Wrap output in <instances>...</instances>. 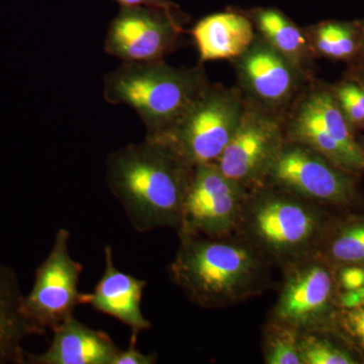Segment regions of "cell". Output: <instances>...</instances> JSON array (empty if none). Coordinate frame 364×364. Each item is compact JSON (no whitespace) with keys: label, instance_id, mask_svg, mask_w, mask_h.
<instances>
[{"label":"cell","instance_id":"cell-6","mask_svg":"<svg viewBox=\"0 0 364 364\" xmlns=\"http://www.w3.org/2000/svg\"><path fill=\"white\" fill-rule=\"evenodd\" d=\"M284 126L287 140L303 144L346 171L364 169V151L333 91L320 86L306 90L296 98Z\"/></svg>","mask_w":364,"mask_h":364},{"label":"cell","instance_id":"cell-22","mask_svg":"<svg viewBox=\"0 0 364 364\" xmlns=\"http://www.w3.org/2000/svg\"><path fill=\"white\" fill-rule=\"evenodd\" d=\"M299 351L303 364H354L356 361L329 339L320 330L301 333Z\"/></svg>","mask_w":364,"mask_h":364},{"label":"cell","instance_id":"cell-27","mask_svg":"<svg viewBox=\"0 0 364 364\" xmlns=\"http://www.w3.org/2000/svg\"><path fill=\"white\" fill-rule=\"evenodd\" d=\"M334 92L343 95L350 98L358 107L364 111V83L345 82L339 85Z\"/></svg>","mask_w":364,"mask_h":364},{"label":"cell","instance_id":"cell-7","mask_svg":"<svg viewBox=\"0 0 364 364\" xmlns=\"http://www.w3.org/2000/svg\"><path fill=\"white\" fill-rule=\"evenodd\" d=\"M249 193L224 176L215 163L191 170L177 235L221 238L236 234Z\"/></svg>","mask_w":364,"mask_h":364},{"label":"cell","instance_id":"cell-10","mask_svg":"<svg viewBox=\"0 0 364 364\" xmlns=\"http://www.w3.org/2000/svg\"><path fill=\"white\" fill-rule=\"evenodd\" d=\"M69 239L68 230L57 231L51 251L36 270L33 286L23 301L26 315L45 332L73 317L80 305L78 287L83 267L72 258Z\"/></svg>","mask_w":364,"mask_h":364},{"label":"cell","instance_id":"cell-14","mask_svg":"<svg viewBox=\"0 0 364 364\" xmlns=\"http://www.w3.org/2000/svg\"><path fill=\"white\" fill-rule=\"evenodd\" d=\"M104 251V273L92 293H81L80 305L90 306L93 310L128 326L132 331L131 341L136 342L140 333L152 326L141 309L147 282L117 269L111 245H105Z\"/></svg>","mask_w":364,"mask_h":364},{"label":"cell","instance_id":"cell-2","mask_svg":"<svg viewBox=\"0 0 364 364\" xmlns=\"http://www.w3.org/2000/svg\"><path fill=\"white\" fill-rule=\"evenodd\" d=\"M193 168L165 144L146 138L107 157L105 179L138 233L159 228L177 231Z\"/></svg>","mask_w":364,"mask_h":364},{"label":"cell","instance_id":"cell-15","mask_svg":"<svg viewBox=\"0 0 364 364\" xmlns=\"http://www.w3.org/2000/svg\"><path fill=\"white\" fill-rule=\"evenodd\" d=\"M49 348L26 353V364H112L121 349L107 333L97 331L73 317L53 328Z\"/></svg>","mask_w":364,"mask_h":364},{"label":"cell","instance_id":"cell-30","mask_svg":"<svg viewBox=\"0 0 364 364\" xmlns=\"http://www.w3.org/2000/svg\"><path fill=\"white\" fill-rule=\"evenodd\" d=\"M364 83V82H363Z\"/></svg>","mask_w":364,"mask_h":364},{"label":"cell","instance_id":"cell-23","mask_svg":"<svg viewBox=\"0 0 364 364\" xmlns=\"http://www.w3.org/2000/svg\"><path fill=\"white\" fill-rule=\"evenodd\" d=\"M344 310L342 323L345 329L364 347V306Z\"/></svg>","mask_w":364,"mask_h":364},{"label":"cell","instance_id":"cell-17","mask_svg":"<svg viewBox=\"0 0 364 364\" xmlns=\"http://www.w3.org/2000/svg\"><path fill=\"white\" fill-rule=\"evenodd\" d=\"M191 33L202 63L238 58L256 37L252 20L237 13L205 16L196 23Z\"/></svg>","mask_w":364,"mask_h":364},{"label":"cell","instance_id":"cell-16","mask_svg":"<svg viewBox=\"0 0 364 364\" xmlns=\"http://www.w3.org/2000/svg\"><path fill=\"white\" fill-rule=\"evenodd\" d=\"M18 275L0 264V364H26L23 343L35 335H44L25 310Z\"/></svg>","mask_w":364,"mask_h":364},{"label":"cell","instance_id":"cell-18","mask_svg":"<svg viewBox=\"0 0 364 364\" xmlns=\"http://www.w3.org/2000/svg\"><path fill=\"white\" fill-rule=\"evenodd\" d=\"M252 21L263 40L308 74L314 53L306 33L279 9H257L253 13Z\"/></svg>","mask_w":364,"mask_h":364},{"label":"cell","instance_id":"cell-11","mask_svg":"<svg viewBox=\"0 0 364 364\" xmlns=\"http://www.w3.org/2000/svg\"><path fill=\"white\" fill-rule=\"evenodd\" d=\"M181 32L174 13L122 6L107 30L105 51L123 63L160 61L176 49Z\"/></svg>","mask_w":364,"mask_h":364},{"label":"cell","instance_id":"cell-20","mask_svg":"<svg viewBox=\"0 0 364 364\" xmlns=\"http://www.w3.org/2000/svg\"><path fill=\"white\" fill-rule=\"evenodd\" d=\"M299 339L298 329L268 318L263 327V361L267 364H303Z\"/></svg>","mask_w":364,"mask_h":364},{"label":"cell","instance_id":"cell-3","mask_svg":"<svg viewBox=\"0 0 364 364\" xmlns=\"http://www.w3.org/2000/svg\"><path fill=\"white\" fill-rule=\"evenodd\" d=\"M324 220L318 203L273 186L250 191L237 236L280 268L318 253Z\"/></svg>","mask_w":364,"mask_h":364},{"label":"cell","instance_id":"cell-26","mask_svg":"<svg viewBox=\"0 0 364 364\" xmlns=\"http://www.w3.org/2000/svg\"><path fill=\"white\" fill-rule=\"evenodd\" d=\"M124 7H151L176 13L177 6L170 0H114Z\"/></svg>","mask_w":364,"mask_h":364},{"label":"cell","instance_id":"cell-5","mask_svg":"<svg viewBox=\"0 0 364 364\" xmlns=\"http://www.w3.org/2000/svg\"><path fill=\"white\" fill-rule=\"evenodd\" d=\"M245 97L234 88L208 85L171 129L156 139L188 166L215 163L240 122Z\"/></svg>","mask_w":364,"mask_h":364},{"label":"cell","instance_id":"cell-1","mask_svg":"<svg viewBox=\"0 0 364 364\" xmlns=\"http://www.w3.org/2000/svg\"><path fill=\"white\" fill-rule=\"evenodd\" d=\"M178 238L170 279L193 305L228 308L260 296L272 286L269 261L241 237Z\"/></svg>","mask_w":364,"mask_h":364},{"label":"cell","instance_id":"cell-12","mask_svg":"<svg viewBox=\"0 0 364 364\" xmlns=\"http://www.w3.org/2000/svg\"><path fill=\"white\" fill-rule=\"evenodd\" d=\"M284 279L269 318L296 328L316 331L322 328L332 305L334 279L317 255L282 268Z\"/></svg>","mask_w":364,"mask_h":364},{"label":"cell","instance_id":"cell-29","mask_svg":"<svg viewBox=\"0 0 364 364\" xmlns=\"http://www.w3.org/2000/svg\"><path fill=\"white\" fill-rule=\"evenodd\" d=\"M363 38H364V25L363 26Z\"/></svg>","mask_w":364,"mask_h":364},{"label":"cell","instance_id":"cell-4","mask_svg":"<svg viewBox=\"0 0 364 364\" xmlns=\"http://www.w3.org/2000/svg\"><path fill=\"white\" fill-rule=\"evenodd\" d=\"M208 83L200 67L176 68L160 61L123 63L105 76L104 97L126 105L156 140L171 129Z\"/></svg>","mask_w":364,"mask_h":364},{"label":"cell","instance_id":"cell-9","mask_svg":"<svg viewBox=\"0 0 364 364\" xmlns=\"http://www.w3.org/2000/svg\"><path fill=\"white\" fill-rule=\"evenodd\" d=\"M346 172L315 150L286 139L268 170L264 186L318 205H344L354 198L353 183Z\"/></svg>","mask_w":364,"mask_h":364},{"label":"cell","instance_id":"cell-24","mask_svg":"<svg viewBox=\"0 0 364 364\" xmlns=\"http://www.w3.org/2000/svg\"><path fill=\"white\" fill-rule=\"evenodd\" d=\"M136 342L130 341V347L126 350H119L112 364H155L158 358L156 353H143L136 347Z\"/></svg>","mask_w":364,"mask_h":364},{"label":"cell","instance_id":"cell-13","mask_svg":"<svg viewBox=\"0 0 364 364\" xmlns=\"http://www.w3.org/2000/svg\"><path fill=\"white\" fill-rule=\"evenodd\" d=\"M233 61L246 98L277 114L291 107L308 75L257 33L250 47Z\"/></svg>","mask_w":364,"mask_h":364},{"label":"cell","instance_id":"cell-25","mask_svg":"<svg viewBox=\"0 0 364 364\" xmlns=\"http://www.w3.org/2000/svg\"><path fill=\"white\" fill-rule=\"evenodd\" d=\"M340 284L344 291H354L364 287V267L348 265L340 270Z\"/></svg>","mask_w":364,"mask_h":364},{"label":"cell","instance_id":"cell-8","mask_svg":"<svg viewBox=\"0 0 364 364\" xmlns=\"http://www.w3.org/2000/svg\"><path fill=\"white\" fill-rule=\"evenodd\" d=\"M245 100L238 127L215 164L224 176L252 191L264 186L286 134L279 114Z\"/></svg>","mask_w":364,"mask_h":364},{"label":"cell","instance_id":"cell-19","mask_svg":"<svg viewBox=\"0 0 364 364\" xmlns=\"http://www.w3.org/2000/svg\"><path fill=\"white\" fill-rule=\"evenodd\" d=\"M314 55L345 60L358 52L360 40L353 26L338 21H326L306 33Z\"/></svg>","mask_w":364,"mask_h":364},{"label":"cell","instance_id":"cell-21","mask_svg":"<svg viewBox=\"0 0 364 364\" xmlns=\"http://www.w3.org/2000/svg\"><path fill=\"white\" fill-rule=\"evenodd\" d=\"M317 254L346 267L364 262V222L341 228L325 247L318 249Z\"/></svg>","mask_w":364,"mask_h":364},{"label":"cell","instance_id":"cell-28","mask_svg":"<svg viewBox=\"0 0 364 364\" xmlns=\"http://www.w3.org/2000/svg\"><path fill=\"white\" fill-rule=\"evenodd\" d=\"M339 301L343 309L364 306V287L354 291H344L340 296Z\"/></svg>","mask_w":364,"mask_h":364}]
</instances>
